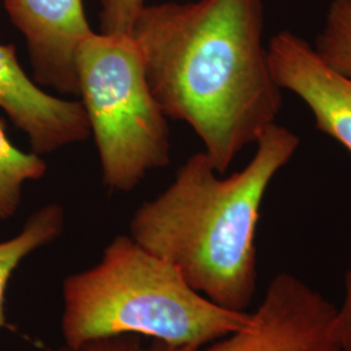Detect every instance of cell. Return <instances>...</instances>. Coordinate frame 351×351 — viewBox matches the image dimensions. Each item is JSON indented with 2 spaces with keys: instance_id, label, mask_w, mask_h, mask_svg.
Wrapping results in <instances>:
<instances>
[{
  "instance_id": "11",
  "label": "cell",
  "mask_w": 351,
  "mask_h": 351,
  "mask_svg": "<svg viewBox=\"0 0 351 351\" xmlns=\"http://www.w3.org/2000/svg\"><path fill=\"white\" fill-rule=\"evenodd\" d=\"M315 50L326 63L351 78V0H330Z\"/></svg>"
},
{
  "instance_id": "6",
  "label": "cell",
  "mask_w": 351,
  "mask_h": 351,
  "mask_svg": "<svg viewBox=\"0 0 351 351\" xmlns=\"http://www.w3.org/2000/svg\"><path fill=\"white\" fill-rule=\"evenodd\" d=\"M4 8L25 38L38 85L78 97L77 52L94 33L84 0H4Z\"/></svg>"
},
{
  "instance_id": "4",
  "label": "cell",
  "mask_w": 351,
  "mask_h": 351,
  "mask_svg": "<svg viewBox=\"0 0 351 351\" xmlns=\"http://www.w3.org/2000/svg\"><path fill=\"white\" fill-rule=\"evenodd\" d=\"M75 69L103 185L132 191L171 162L168 117L151 91L138 46L130 34L94 32L78 49Z\"/></svg>"
},
{
  "instance_id": "9",
  "label": "cell",
  "mask_w": 351,
  "mask_h": 351,
  "mask_svg": "<svg viewBox=\"0 0 351 351\" xmlns=\"http://www.w3.org/2000/svg\"><path fill=\"white\" fill-rule=\"evenodd\" d=\"M63 207L46 204L33 213L19 234L0 242V328L7 326L5 291L13 272L34 251L50 245L63 233Z\"/></svg>"
},
{
  "instance_id": "10",
  "label": "cell",
  "mask_w": 351,
  "mask_h": 351,
  "mask_svg": "<svg viewBox=\"0 0 351 351\" xmlns=\"http://www.w3.org/2000/svg\"><path fill=\"white\" fill-rule=\"evenodd\" d=\"M47 173V164L36 152H24L13 146L7 136V124L0 119V221L17 213L23 188Z\"/></svg>"
},
{
  "instance_id": "3",
  "label": "cell",
  "mask_w": 351,
  "mask_h": 351,
  "mask_svg": "<svg viewBox=\"0 0 351 351\" xmlns=\"http://www.w3.org/2000/svg\"><path fill=\"white\" fill-rule=\"evenodd\" d=\"M62 298V335L68 348L123 335L201 346L251 322V313L208 300L173 264L125 234L106 246L98 263L65 277Z\"/></svg>"
},
{
  "instance_id": "5",
  "label": "cell",
  "mask_w": 351,
  "mask_h": 351,
  "mask_svg": "<svg viewBox=\"0 0 351 351\" xmlns=\"http://www.w3.org/2000/svg\"><path fill=\"white\" fill-rule=\"evenodd\" d=\"M336 308L306 282L280 274L265 290L249 326L201 346H171L123 335L56 351H342L335 339Z\"/></svg>"
},
{
  "instance_id": "7",
  "label": "cell",
  "mask_w": 351,
  "mask_h": 351,
  "mask_svg": "<svg viewBox=\"0 0 351 351\" xmlns=\"http://www.w3.org/2000/svg\"><path fill=\"white\" fill-rule=\"evenodd\" d=\"M268 56L277 85L301 99L316 128L351 155V78L330 66L304 38L278 32L269 39Z\"/></svg>"
},
{
  "instance_id": "12",
  "label": "cell",
  "mask_w": 351,
  "mask_h": 351,
  "mask_svg": "<svg viewBox=\"0 0 351 351\" xmlns=\"http://www.w3.org/2000/svg\"><path fill=\"white\" fill-rule=\"evenodd\" d=\"M101 33L130 34L146 0H99Z\"/></svg>"
},
{
  "instance_id": "13",
  "label": "cell",
  "mask_w": 351,
  "mask_h": 351,
  "mask_svg": "<svg viewBox=\"0 0 351 351\" xmlns=\"http://www.w3.org/2000/svg\"><path fill=\"white\" fill-rule=\"evenodd\" d=\"M335 339L342 351H351V264L346 275L345 300L339 308H336L333 320Z\"/></svg>"
},
{
  "instance_id": "2",
  "label": "cell",
  "mask_w": 351,
  "mask_h": 351,
  "mask_svg": "<svg viewBox=\"0 0 351 351\" xmlns=\"http://www.w3.org/2000/svg\"><path fill=\"white\" fill-rule=\"evenodd\" d=\"M255 145L249 164L226 178L204 151L191 155L129 224L138 245L173 264L204 297L236 311H247L256 289L255 239L264 195L301 141L275 124Z\"/></svg>"
},
{
  "instance_id": "8",
  "label": "cell",
  "mask_w": 351,
  "mask_h": 351,
  "mask_svg": "<svg viewBox=\"0 0 351 351\" xmlns=\"http://www.w3.org/2000/svg\"><path fill=\"white\" fill-rule=\"evenodd\" d=\"M0 108L24 132L32 151L52 154L91 136L81 101L62 99L26 75L13 45H0Z\"/></svg>"
},
{
  "instance_id": "1",
  "label": "cell",
  "mask_w": 351,
  "mask_h": 351,
  "mask_svg": "<svg viewBox=\"0 0 351 351\" xmlns=\"http://www.w3.org/2000/svg\"><path fill=\"white\" fill-rule=\"evenodd\" d=\"M263 34V0L146 4L133 25L155 99L193 129L220 175L282 108Z\"/></svg>"
}]
</instances>
